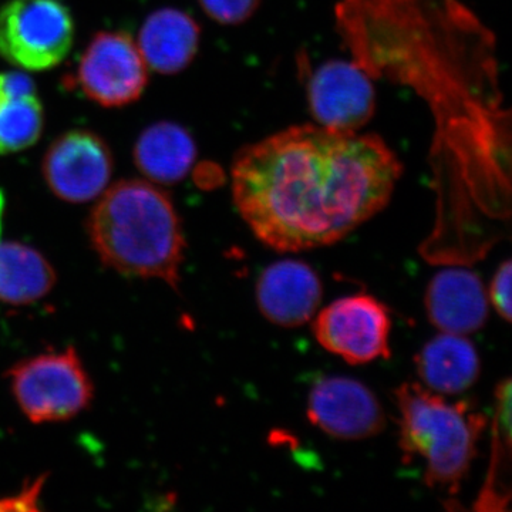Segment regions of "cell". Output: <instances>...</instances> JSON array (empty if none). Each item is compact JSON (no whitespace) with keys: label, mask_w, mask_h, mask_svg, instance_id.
<instances>
[{"label":"cell","mask_w":512,"mask_h":512,"mask_svg":"<svg viewBox=\"0 0 512 512\" xmlns=\"http://www.w3.org/2000/svg\"><path fill=\"white\" fill-rule=\"evenodd\" d=\"M402 174L376 134L302 124L238 151L232 197L259 241L303 251L335 244L379 214Z\"/></svg>","instance_id":"cell-1"},{"label":"cell","mask_w":512,"mask_h":512,"mask_svg":"<svg viewBox=\"0 0 512 512\" xmlns=\"http://www.w3.org/2000/svg\"><path fill=\"white\" fill-rule=\"evenodd\" d=\"M87 229L101 262L117 274L177 288L183 227L173 201L156 184L123 180L111 185L100 195Z\"/></svg>","instance_id":"cell-2"},{"label":"cell","mask_w":512,"mask_h":512,"mask_svg":"<svg viewBox=\"0 0 512 512\" xmlns=\"http://www.w3.org/2000/svg\"><path fill=\"white\" fill-rule=\"evenodd\" d=\"M399 407V447L406 461L423 458L424 480L451 497L477 456V444L487 419L468 402H447L419 383L396 390Z\"/></svg>","instance_id":"cell-3"},{"label":"cell","mask_w":512,"mask_h":512,"mask_svg":"<svg viewBox=\"0 0 512 512\" xmlns=\"http://www.w3.org/2000/svg\"><path fill=\"white\" fill-rule=\"evenodd\" d=\"M10 386L19 409L35 424L72 420L90 406L94 387L73 348L16 363Z\"/></svg>","instance_id":"cell-4"},{"label":"cell","mask_w":512,"mask_h":512,"mask_svg":"<svg viewBox=\"0 0 512 512\" xmlns=\"http://www.w3.org/2000/svg\"><path fill=\"white\" fill-rule=\"evenodd\" d=\"M73 42L72 12L62 0H8L0 8V57L18 69H53Z\"/></svg>","instance_id":"cell-5"},{"label":"cell","mask_w":512,"mask_h":512,"mask_svg":"<svg viewBox=\"0 0 512 512\" xmlns=\"http://www.w3.org/2000/svg\"><path fill=\"white\" fill-rule=\"evenodd\" d=\"M322 348L350 365H365L390 357L392 318L379 299L356 293L330 303L313 323Z\"/></svg>","instance_id":"cell-6"},{"label":"cell","mask_w":512,"mask_h":512,"mask_svg":"<svg viewBox=\"0 0 512 512\" xmlns=\"http://www.w3.org/2000/svg\"><path fill=\"white\" fill-rule=\"evenodd\" d=\"M73 82L93 103L124 107L146 90L148 66L128 33L101 32L80 57Z\"/></svg>","instance_id":"cell-7"},{"label":"cell","mask_w":512,"mask_h":512,"mask_svg":"<svg viewBox=\"0 0 512 512\" xmlns=\"http://www.w3.org/2000/svg\"><path fill=\"white\" fill-rule=\"evenodd\" d=\"M306 79L309 111L319 126L359 131L375 116L373 77L355 60H328Z\"/></svg>","instance_id":"cell-8"},{"label":"cell","mask_w":512,"mask_h":512,"mask_svg":"<svg viewBox=\"0 0 512 512\" xmlns=\"http://www.w3.org/2000/svg\"><path fill=\"white\" fill-rule=\"evenodd\" d=\"M42 171L47 187L57 198L84 204L109 188L113 154L106 141L93 131H67L50 144Z\"/></svg>","instance_id":"cell-9"},{"label":"cell","mask_w":512,"mask_h":512,"mask_svg":"<svg viewBox=\"0 0 512 512\" xmlns=\"http://www.w3.org/2000/svg\"><path fill=\"white\" fill-rule=\"evenodd\" d=\"M313 426L339 440H363L382 433L386 417L375 393L349 377H323L309 392Z\"/></svg>","instance_id":"cell-10"},{"label":"cell","mask_w":512,"mask_h":512,"mask_svg":"<svg viewBox=\"0 0 512 512\" xmlns=\"http://www.w3.org/2000/svg\"><path fill=\"white\" fill-rule=\"evenodd\" d=\"M322 299V284L311 266L279 261L259 276L256 301L262 315L282 328H296L313 318Z\"/></svg>","instance_id":"cell-11"},{"label":"cell","mask_w":512,"mask_h":512,"mask_svg":"<svg viewBox=\"0 0 512 512\" xmlns=\"http://www.w3.org/2000/svg\"><path fill=\"white\" fill-rule=\"evenodd\" d=\"M430 322L444 333L467 336L488 318V298L483 282L466 268H447L431 279L426 292Z\"/></svg>","instance_id":"cell-12"},{"label":"cell","mask_w":512,"mask_h":512,"mask_svg":"<svg viewBox=\"0 0 512 512\" xmlns=\"http://www.w3.org/2000/svg\"><path fill=\"white\" fill-rule=\"evenodd\" d=\"M200 39V26L192 16L183 10L165 8L144 20L137 46L148 69L177 74L194 62Z\"/></svg>","instance_id":"cell-13"},{"label":"cell","mask_w":512,"mask_h":512,"mask_svg":"<svg viewBox=\"0 0 512 512\" xmlns=\"http://www.w3.org/2000/svg\"><path fill=\"white\" fill-rule=\"evenodd\" d=\"M423 386L439 394H460L480 376L477 349L463 335L444 333L431 339L416 357Z\"/></svg>","instance_id":"cell-14"},{"label":"cell","mask_w":512,"mask_h":512,"mask_svg":"<svg viewBox=\"0 0 512 512\" xmlns=\"http://www.w3.org/2000/svg\"><path fill=\"white\" fill-rule=\"evenodd\" d=\"M45 126L36 84L22 72L0 73V156L35 146Z\"/></svg>","instance_id":"cell-15"},{"label":"cell","mask_w":512,"mask_h":512,"mask_svg":"<svg viewBox=\"0 0 512 512\" xmlns=\"http://www.w3.org/2000/svg\"><path fill=\"white\" fill-rule=\"evenodd\" d=\"M197 158L194 138L184 127L161 121L147 127L134 147V163L151 183L173 185L183 181Z\"/></svg>","instance_id":"cell-16"},{"label":"cell","mask_w":512,"mask_h":512,"mask_svg":"<svg viewBox=\"0 0 512 512\" xmlns=\"http://www.w3.org/2000/svg\"><path fill=\"white\" fill-rule=\"evenodd\" d=\"M55 284V269L39 251L20 242H0V301L30 305L49 295Z\"/></svg>","instance_id":"cell-17"},{"label":"cell","mask_w":512,"mask_h":512,"mask_svg":"<svg viewBox=\"0 0 512 512\" xmlns=\"http://www.w3.org/2000/svg\"><path fill=\"white\" fill-rule=\"evenodd\" d=\"M511 379L503 380L495 390L493 444L487 480L478 494L476 510L504 512L511 503Z\"/></svg>","instance_id":"cell-18"},{"label":"cell","mask_w":512,"mask_h":512,"mask_svg":"<svg viewBox=\"0 0 512 512\" xmlns=\"http://www.w3.org/2000/svg\"><path fill=\"white\" fill-rule=\"evenodd\" d=\"M262 0H198L202 10L221 25H242L255 15Z\"/></svg>","instance_id":"cell-19"},{"label":"cell","mask_w":512,"mask_h":512,"mask_svg":"<svg viewBox=\"0 0 512 512\" xmlns=\"http://www.w3.org/2000/svg\"><path fill=\"white\" fill-rule=\"evenodd\" d=\"M491 305L498 315L510 322L511 320V261L507 259L498 266L490 288Z\"/></svg>","instance_id":"cell-20"},{"label":"cell","mask_w":512,"mask_h":512,"mask_svg":"<svg viewBox=\"0 0 512 512\" xmlns=\"http://www.w3.org/2000/svg\"><path fill=\"white\" fill-rule=\"evenodd\" d=\"M3 197L0 194V227H2Z\"/></svg>","instance_id":"cell-21"}]
</instances>
